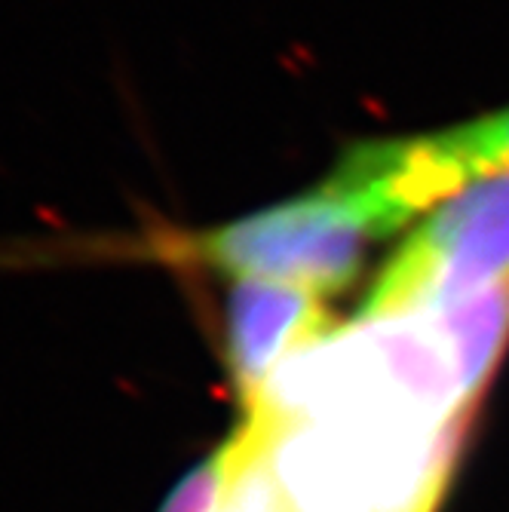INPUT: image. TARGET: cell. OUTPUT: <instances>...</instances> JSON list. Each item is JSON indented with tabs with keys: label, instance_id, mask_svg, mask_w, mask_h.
<instances>
[{
	"label": "cell",
	"instance_id": "obj_2",
	"mask_svg": "<svg viewBox=\"0 0 509 512\" xmlns=\"http://www.w3.org/2000/svg\"><path fill=\"white\" fill-rule=\"evenodd\" d=\"M509 276V169L460 188L411 230L359 313L442 307Z\"/></svg>",
	"mask_w": 509,
	"mask_h": 512
},
{
	"label": "cell",
	"instance_id": "obj_1",
	"mask_svg": "<svg viewBox=\"0 0 509 512\" xmlns=\"http://www.w3.org/2000/svg\"><path fill=\"white\" fill-rule=\"evenodd\" d=\"M393 234L378 209L332 175L316 188L261 212L203 230L154 227L126 240H65L74 249L142 255L166 264H200L230 279L298 286L316 295L341 292L365 264L372 243Z\"/></svg>",
	"mask_w": 509,
	"mask_h": 512
},
{
	"label": "cell",
	"instance_id": "obj_4",
	"mask_svg": "<svg viewBox=\"0 0 509 512\" xmlns=\"http://www.w3.org/2000/svg\"><path fill=\"white\" fill-rule=\"evenodd\" d=\"M421 310L433 313L439 332L451 347L460 384L473 399L485 387L494 362L509 341V276L476 295Z\"/></svg>",
	"mask_w": 509,
	"mask_h": 512
},
{
	"label": "cell",
	"instance_id": "obj_3",
	"mask_svg": "<svg viewBox=\"0 0 509 512\" xmlns=\"http://www.w3.org/2000/svg\"><path fill=\"white\" fill-rule=\"evenodd\" d=\"M329 329L332 319L322 295L264 279H234L224 304V338L230 378L246 408L283 359Z\"/></svg>",
	"mask_w": 509,
	"mask_h": 512
},
{
	"label": "cell",
	"instance_id": "obj_5",
	"mask_svg": "<svg viewBox=\"0 0 509 512\" xmlns=\"http://www.w3.org/2000/svg\"><path fill=\"white\" fill-rule=\"evenodd\" d=\"M436 138L457 184L467 188L488 172L509 169V105L482 114L479 120L436 129Z\"/></svg>",
	"mask_w": 509,
	"mask_h": 512
}]
</instances>
